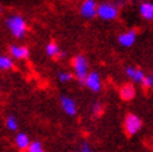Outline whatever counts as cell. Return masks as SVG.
<instances>
[{"label": "cell", "mask_w": 153, "mask_h": 152, "mask_svg": "<svg viewBox=\"0 0 153 152\" xmlns=\"http://www.w3.org/2000/svg\"><path fill=\"white\" fill-rule=\"evenodd\" d=\"M5 126L7 127V130L10 131H16L18 127H19V124H18V120L14 115H9L5 120Z\"/></svg>", "instance_id": "e0dca14e"}, {"label": "cell", "mask_w": 153, "mask_h": 152, "mask_svg": "<svg viewBox=\"0 0 153 152\" xmlns=\"http://www.w3.org/2000/svg\"><path fill=\"white\" fill-rule=\"evenodd\" d=\"M9 52L14 60H26L30 56L29 48L20 44H11L9 46Z\"/></svg>", "instance_id": "30bf717a"}, {"label": "cell", "mask_w": 153, "mask_h": 152, "mask_svg": "<svg viewBox=\"0 0 153 152\" xmlns=\"http://www.w3.org/2000/svg\"><path fill=\"white\" fill-rule=\"evenodd\" d=\"M71 66H72V72L75 75V79L77 80L81 85L85 83V80L90 72V65L88 60L85 55L77 54L71 59Z\"/></svg>", "instance_id": "7a4b0ae2"}, {"label": "cell", "mask_w": 153, "mask_h": 152, "mask_svg": "<svg viewBox=\"0 0 153 152\" xmlns=\"http://www.w3.org/2000/svg\"><path fill=\"white\" fill-rule=\"evenodd\" d=\"M120 6L111 1H102L98 4L97 16L103 21H113L118 18Z\"/></svg>", "instance_id": "3957f363"}, {"label": "cell", "mask_w": 153, "mask_h": 152, "mask_svg": "<svg viewBox=\"0 0 153 152\" xmlns=\"http://www.w3.org/2000/svg\"><path fill=\"white\" fill-rule=\"evenodd\" d=\"M125 74L133 83H142L144 77H146L144 71L142 69H140V67L134 66V65H127L125 67Z\"/></svg>", "instance_id": "ba28073f"}, {"label": "cell", "mask_w": 153, "mask_h": 152, "mask_svg": "<svg viewBox=\"0 0 153 152\" xmlns=\"http://www.w3.org/2000/svg\"><path fill=\"white\" fill-rule=\"evenodd\" d=\"M60 105L66 115L76 116V113H77V104H76V101L72 97L67 96V95H62L60 97Z\"/></svg>", "instance_id": "9c48e42d"}, {"label": "cell", "mask_w": 153, "mask_h": 152, "mask_svg": "<svg viewBox=\"0 0 153 152\" xmlns=\"http://www.w3.org/2000/svg\"><path fill=\"white\" fill-rule=\"evenodd\" d=\"M97 7L96 0H83L80 5V15L85 19H94L97 16Z\"/></svg>", "instance_id": "8992f818"}, {"label": "cell", "mask_w": 153, "mask_h": 152, "mask_svg": "<svg viewBox=\"0 0 153 152\" xmlns=\"http://www.w3.org/2000/svg\"><path fill=\"white\" fill-rule=\"evenodd\" d=\"M83 85H85L90 91L95 92V94L100 92V91L102 90V79H101L100 72L96 71V70L90 71Z\"/></svg>", "instance_id": "5b68a950"}, {"label": "cell", "mask_w": 153, "mask_h": 152, "mask_svg": "<svg viewBox=\"0 0 153 152\" xmlns=\"http://www.w3.org/2000/svg\"><path fill=\"white\" fill-rule=\"evenodd\" d=\"M137 40V31L134 29H128L117 36V41L123 48H132Z\"/></svg>", "instance_id": "52a82bcc"}, {"label": "cell", "mask_w": 153, "mask_h": 152, "mask_svg": "<svg viewBox=\"0 0 153 152\" xmlns=\"http://www.w3.org/2000/svg\"><path fill=\"white\" fill-rule=\"evenodd\" d=\"M1 13H3V5L0 4V14H1Z\"/></svg>", "instance_id": "7402d4cb"}, {"label": "cell", "mask_w": 153, "mask_h": 152, "mask_svg": "<svg viewBox=\"0 0 153 152\" xmlns=\"http://www.w3.org/2000/svg\"><path fill=\"white\" fill-rule=\"evenodd\" d=\"M140 15L142 19L146 21H152L153 20V3L152 1H143L140 4Z\"/></svg>", "instance_id": "4fadbf2b"}, {"label": "cell", "mask_w": 153, "mask_h": 152, "mask_svg": "<svg viewBox=\"0 0 153 152\" xmlns=\"http://www.w3.org/2000/svg\"><path fill=\"white\" fill-rule=\"evenodd\" d=\"M102 112H103V105L101 102L92 104V106H91V113H92L95 117H98L100 115H102Z\"/></svg>", "instance_id": "ac0fdd59"}, {"label": "cell", "mask_w": 153, "mask_h": 152, "mask_svg": "<svg viewBox=\"0 0 153 152\" xmlns=\"http://www.w3.org/2000/svg\"><path fill=\"white\" fill-rule=\"evenodd\" d=\"M5 25L15 39H24L29 31L26 19L20 14H11L5 19Z\"/></svg>", "instance_id": "6da1fadb"}, {"label": "cell", "mask_w": 153, "mask_h": 152, "mask_svg": "<svg viewBox=\"0 0 153 152\" xmlns=\"http://www.w3.org/2000/svg\"><path fill=\"white\" fill-rule=\"evenodd\" d=\"M15 143H16V147L19 150H27L31 142H30V139L26 133L19 132L16 136H15Z\"/></svg>", "instance_id": "9a60e30c"}, {"label": "cell", "mask_w": 153, "mask_h": 152, "mask_svg": "<svg viewBox=\"0 0 153 152\" xmlns=\"http://www.w3.org/2000/svg\"><path fill=\"white\" fill-rule=\"evenodd\" d=\"M0 90H1V86H0Z\"/></svg>", "instance_id": "cb8c5ba5"}, {"label": "cell", "mask_w": 153, "mask_h": 152, "mask_svg": "<svg viewBox=\"0 0 153 152\" xmlns=\"http://www.w3.org/2000/svg\"><path fill=\"white\" fill-rule=\"evenodd\" d=\"M75 79V75L72 71H68V70H61L57 72V80L61 83H68L71 82Z\"/></svg>", "instance_id": "2e32d148"}, {"label": "cell", "mask_w": 153, "mask_h": 152, "mask_svg": "<svg viewBox=\"0 0 153 152\" xmlns=\"http://www.w3.org/2000/svg\"><path fill=\"white\" fill-rule=\"evenodd\" d=\"M45 54H46L51 59H61L66 56V52L60 48V45L56 41H49L46 45H45Z\"/></svg>", "instance_id": "8fae6325"}, {"label": "cell", "mask_w": 153, "mask_h": 152, "mask_svg": "<svg viewBox=\"0 0 153 152\" xmlns=\"http://www.w3.org/2000/svg\"><path fill=\"white\" fill-rule=\"evenodd\" d=\"M76 152H92V151H91V147H90V145L87 142H82L80 150L76 151Z\"/></svg>", "instance_id": "44dd1931"}, {"label": "cell", "mask_w": 153, "mask_h": 152, "mask_svg": "<svg viewBox=\"0 0 153 152\" xmlns=\"http://www.w3.org/2000/svg\"><path fill=\"white\" fill-rule=\"evenodd\" d=\"M15 67V60L10 55H0V71H10Z\"/></svg>", "instance_id": "5bb4252c"}, {"label": "cell", "mask_w": 153, "mask_h": 152, "mask_svg": "<svg viewBox=\"0 0 153 152\" xmlns=\"http://www.w3.org/2000/svg\"><path fill=\"white\" fill-rule=\"evenodd\" d=\"M123 127L128 136H133L137 132H140V130L142 128V120L136 113H128L125 117Z\"/></svg>", "instance_id": "277c9868"}, {"label": "cell", "mask_w": 153, "mask_h": 152, "mask_svg": "<svg viewBox=\"0 0 153 152\" xmlns=\"http://www.w3.org/2000/svg\"><path fill=\"white\" fill-rule=\"evenodd\" d=\"M118 94H120V97L123 101H131L136 96V87H134V85L132 82L123 83V85L120 87Z\"/></svg>", "instance_id": "7c38bea8"}, {"label": "cell", "mask_w": 153, "mask_h": 152, "mask_svg": "<svg viewBox=\"0 0 153 152\" xmlns=\"http://www.w3.org/2000/svg\"><path fill=\"white\" fill-rule=\"evenodd\" d=\"M27 152H45V151L40 141H33L27 148Z\"/></svg>", "instance_id": "d6986e66"}, {"label": "cell", "mask_w": 153, "mask_h": 152, "mask_svg": "<svg viewBox=\"0 0 153 152\" xmlns=\"http://www.w3.org/2000/svg\"><path fill=\"white\" fill-rule=\"evenodd\" d=\"M151 75H152V76H153V70H152V72H151Z\"/></svg>", "instance_id": "603a6c76"}, {"label": "cell", "mask_w": 153, "mask_h": 152, "mask_svg": "<svg viewBox=\"0 0 153 152\" xmlns=\"http://www.w3.org/2000/svg\"><path fill=\"white\" fill-rule=\"evenodd\" d=\"M142 86L144 89H153V76L149 74V75H146L143 82H142Z\"/></svg>", "instance_id": "ffe728a7"}]
</instances>
